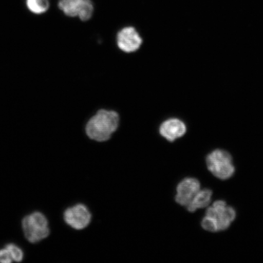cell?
I'll list each match as a JSON object with an SVG mask.
<instances>
[{"instance_id":"4","label":"cell","mask_w":263,"mask_h":263,"mask_svg":"<svg viewBox=\"0 0 263 263\" xmlns=\"http://www.w3.org/2000/svg\"><path fill=\"white\" fill-rule=\"evenodd\" d=\"M22 228L25 237L32 243L41 241L49 234L48 220L40 212L26 216L22 221Z\"/></svg>"},{"instance_id":"3","label":"cell","mask_w":263,"mask_h":263,"mask_svg":"<svg viewBox=\"0 0 263 263\" xmlns=\"http://www.w3.org/2000/svg\"><path fill=\"white\" fill-rule=\"evenodd\" d=\"M206 163L210 172L219 179L228 180L235 173L232 157L228 151L217 149L206 157Z\"/></svg>"},{"instance_id":"6","label":"cell","mask_w":263,"mask_h":263,"mask_svg":"<svg viewBox=\"0 0 263 263\" xmlns=\"http://www.w3.org/2000/svg\"><path fill=\"white\" fill-rule=\"evenodd\" d=\"M142 44V39L133 27L124 28L118 33V47L125 52H133L139 49Z\"/></svg>"},{"instance_id":"1","label":"cell","mask_w":263,"mask_h":263,"mask_svg":"<svg viewBox=\"0 0 263 263\" xmlns=\"http://www.w3.org/2000/svg\"><path fill=\"white\" fill-rule=\"evenodd\" d=\"M119 120V116L115 111L101 109L88 121L85 132L92 140L107 141L117 129Z\"/></svg>"},{"instance_id":"14","label":"cell","mask_w":263,"mask_h":263,"mask_svg":"<svg viewBox=\"0 0 263 263\" xmlns=\"http://www.w3.org/2000/svg\"><path fill=\"white\" fill-rule=\"evenodd\" d=\"M13 261L11 254L6 248L0 250V262L11 263Z\"/></svg>"},{"instance_id":"2","label":"cell","mask_w":263,"mask_h":263,"mask_svg":"<svg viewBox=\"0 0 263 263\" xmlns=\"http://www.w3.org/2000/svg\"><path fill=\"white\" fill-rule=\"evenodd\" d=\"M236 212L223 200H217L206 212L201 225L203 229L211 232L228 229L236 218Z\"/></svg>"},{"instance_id":"11","label":"cell","mask_w":263,"mask_h":263,"mask_svg":"<svg viewBox=\"0 0 263 263\" xmlns=\"http://www.w3.org/2000/svg\"><path fill=\"white\" fill-rule=\"evenodd\" d=\"M26 5L33 14L41 15L48 11L49 0H26Z\"/></svg>"},{"instance_id":"8","label":"cell","mask_w":263,"mask_h":263,"mask_svg":"<svg viewBox=\"0 0 263 263\" xmlns=\"http://www.w3.org/2000/svg\"><path fill=\"white\" fill-rule=\"evenodd\" d=\"M186 126L182 121L177 118H172L163 122L160 127L161 136L169 141H174L184 136Z\"/></svg>"},{"instance_id":"5","label":"cell","mask_w":263,"mask_h":263,"mask_svg":"<svg viewBox=\"0 0 263 263\" xmlns=\"http://www.w3.org/2000/svg\"><path fill=\"white\" fill-rule=\"evenodd\" d=\"M91 219V213L86 206L78 204L68 209L64 213V220L68 225L76 230L86 228Z\"/></svg>"},{"instance_id":"12","label":"cell","mask_w":263,"mask_h":263,"mask_svg":"<svg viewBox=\"0 0 263 263\" xmlns=\"http://www.w3.org/2000/svg\"><path fill=\"white\" fill-rule=\"evenodd\" d=\"M93 5L91 0H83L82 3L78 16L82 21H88L93 13Z\"/></svg>"},{"instance_id":"7","label":"cell","mask_w":263,"mask_h":263,"mask_svg":"<svg viewBox=\"0 0 263 263\" xmlns=\"http://www.w3.org/2000/svg\"><path fill=\"white\" fill-rule=\"evenodd\" d=\"M200 190V185L198 180L194 178L184 179L177 187L176 202L186 207Z\"/></svg>"},{"instance_id":"13","label":"cell","mask_w":263,"mask_h":263,"mask_svg":"<svg viewBox=\"0 0 263 263\" xmlns=\"http://www.w3.org/2000/svg\"><path fill=\"white\" fill-rule=\"evenodd\" d=\"M11 255L13 261L21 262L24 258V252L20 249L18 246L14 244H9L6 246Z\"/></svg>"},{"instance_id":"10","label":"cell","mask_w":263,"mask_h":263,"mask_svg":"<svg viewBox=\"0 0 263 263\" xmlns=\"http://www.w3.org/2000/svg\"><path fill=\"white\" fill-rule=\"evenodd\" d=\"M82 2L83 0H60L58 6L66 15L74 17L78 16Z\"/></svg>"},{"instance_id":"9","label":"cell","mask_w":263,"mask_h":263,"mask_svg":"<svg viewBox=\"0 0 263 263\" xmlns=\"http://www.w3.org/2000/svg\"><path fill=\"white\" fill-rule=\"evenodd\" d=\"M212 192L209 189L200 190L190 204L186 206L190 212H195L197 209L205 208L211 202Z\"/></svg>"}]
</instances>
